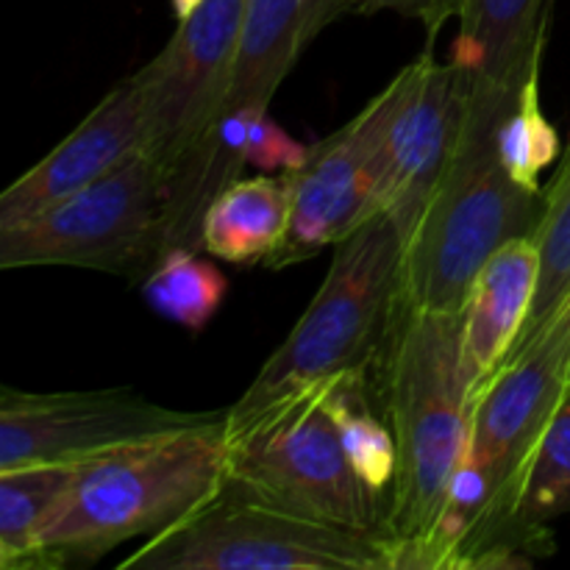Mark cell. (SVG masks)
I'll list each match as a JSON object with an SVG mask.
<instances>
[{
	"label": "cell",
	"mask_w": 570,
	"mask_h": 570,
	"mask_svg": "<svg viewBox=\"0 0 570 570\" xmlns=\"http://www.w3.org/2000/svg\"><path fill=\"white\" fill-rule=\"evenodd\" d=\"M351 11L360 14H376V11H395L401 17H412L426 26L429 39L438 37L445 20L460 17L462 0H348Z\"/></svg>",
	"instance_id": "25"
},
{
	"label": "cell",
	"mask_w": 570,
	"mask_h": 570,
	"mask_svg": "<svg viewBox=\"0 0 570 570\" xmlns=\"http://www.w3.org/2000/svg\"><path fill=\"white\" fill-rule=\"evenodd\" d=\"M399 100V78L367 100L340 131L309 148L295 170L293 220L282 248L267 267H289L343 243L362 223L376 217L384 178V139Z\"/></svg>",
	"instance_id": "11"
},
{
	"label": "cell",
	"mask_w": 570,
	"mask_h": 570,
	"mask_svg": "<svg viewBox=\"0 0 570 570\" xmlns=\"http://www.w3.org/2000/svg\"><path fill=\"white\" fill-rule=\"evenodd\" d=\"M345 11L348 0H248L220 117L267 109L304 50Z\"/></svg>",
	"instance_id": "14"
},
{
	"label": "cell",
	"mask_w": 570,
	"mask_h": 570,
	"mask_svg": "<svg viewBox=\"0 0 570 570\" xmlns=\"http://www.w3.org/2000/svg\"><path fill=\"white\" fill-rule=\"evenodd\" d=\"M540 256L532 237L501 245L473 278L462 306V360L473 395L495 376L527 328Z\"/></svg>",
	"instance_id": "15"
},
{
	"label": "cell",
	"mask_w": 570,
	"mask_h": 570,
	"mask_svg": "<svg viewBox=\"0 0 570 570\" xmlns=\"http://www.w3.org/2000/svg\"><path fill=\"white\" fill-rule=\"evenodd\" d=\"M295 170L239 176L206 206L200 248L228 265H271L293 220Z\"/></svg>",
	"instance_id": "17"
},
{
	"label": "cell",
	"mask_w": 570,
	"mask_h": 570,
	"mask_svg": "<svg viewBox=\"0 0 570 570\" xmlns=\"http://www.w3.org/2000/svg\"><path fill=\"white\" fill-rule=\"evenodd\" d=\"M568 384L570 309L566 306L549 326L512 351L495 376L473 395L468 454L482 468L493 488L495 532H499L493 546L515 540L538 551H551L549 534L527 532L518 527L515 507L534 451Z\"/></svg>",
	"instance_id": "8"
},
{
	"label": "cell",
	"mask_w": 570,
	"mask_h": 570,
	"mask_svg": "<svg viewBox=\"0 0 570 570\" xmlns=\"http://www.w3.org/2000/svg\"><path fill=\"white\" fill-rule=\"evenodd\" d=\"M529 237L534 239V248H538L540 276L527 328H523L515 348H521L540 328L549 326L570 301V142L554 178L543 189L538 223H534Z\"/></svg>",
	"instance_id": "20"
},
{
	"label": "cell",
	"mask_w": 570,
	"mask_h": 570,
	"mask_svg": "<svg viewBox=\"0 0 570 570\" xmlns=\"http://www.w3.org/2000/svg\"><path fill=\"white\" fill-rule=\"evenodd\" d=\"M518 89L465 83L460 142L412 228L401 262V304L462 312L479 267L510 239L529 237L543 193L521 187L499 154V128Z\"/></svg>",
	"instance_id": "2"
},
{
	"label": "cell",
	"mask_w": 570,
	"mask_h": 570,
	"mask_svg": "<svg viewBox=\"0 0 570 570\" xmlns=\"http://www.w3.org/2000/svg\"><path fill=\"white\" fill-rule=\"evenodd\" d=\"M499 154L507 173L532 193L540 189V176L560 156V137L540 106V70H534L518 89V98L499 128Z\"/></svg>",
	"instance_id": "23"
},
{
	"label": "cell",
	"mask_w": 570,
	"mask_h": 570,
	"mask_svg": "<svg viewBox=\"0 0 570 570\" xmlns=\"http://www.w3.org/2000/svg\"><path fill=\"white\" fill-rule=\"evenodd\" d=\"M562 515H570V384L523 479L515 523L527 532H546V523Z\"/></svg>",
	"instance_id": "22"
},
{
	"label": "cell",
	"mask_w": 570,
	"mask_h": 570,
	"mask_svg": "<svg viewBox=\"0 0 570 570\" xmlns=\"http://www.w3.org/2000/svg\"><path fill=\"white\" fill-rule=\"evenodd\" d=\"M228 282L217 265L200 259L198 248L165 250L142 284L150 309L187 332H204L226 301Z\"/></svg>",
	"instance_id": "21"
},
{
	"label": "cell",
	"mask_w": 570,
	"mask_h": 570,
	"mask_svg": "<svg viewBox=\"0 0 570 570\" xmlns=\"http://www.w3.org/2000/svg\"><path fill=\"white\" fill-rule=\"evenodd\" d=\"M309 159V148L289 137L271 117L267 109L250 111L248 145H245V167L259 173H289L301 170Z\"/></svg>",
	"instance_id": "24"
},
{
	"label": "cell",
	"mask_w": 570,
	"mask_h": 570,
	"mask_svg": "<svg viewBox=\"0 0 570 570\" xmlns=\"http://www.w3.org/2000/svg\"><path fill=\"white\" fill-rule=\"evenodd\" d=\"M200 3H204V0H170V6H173V11H176L178 20H184V17L193 14Z\"/></svg>",
	"instance_id": "26"
},
{
	"label": "cell",
	"mask_w": 570,
	"mask_h": 570,
	"mask_svg": "<svg viewBox=\"0 0 570 570\" xmlns=\"http://www.w3.org/2000/svg\"><path fill=\"white\" fill-rule=\"evenodd\" d=\"M332 382L226 426V482L304 518L384 532L379 499L351 468L328 410Z\"/></svg>",
	"instance_id": "6"
},
{
	"label": "cell",
	"mask_w": 570,
	"mask_h": 570,
	"mask_svg": "<svg viewBox=\"0 0 570 570\" xmlns=\"http://www.w3.org/2000/svg\"><path fill=\"white\" fill-rule=\"evenodd\" d=\"M371 371L373 367L334 379L328 387V410L340 429V440H343L351 468L360 482L376 499H382L387 490H393L399 449H395L390 423H384L373 406L371 384H367Z\"/></svg>",
	"instance_id": "19"
},
{
	"label": "cell",
	"mask_w": 570,
	"mask_h": 570,
	"mask_svg": "<svg viewBox=\"0 0 570 570\" xmlns=\"http://www.w3.org/2000/svg\"><path fill=\"white\" fill-rule=\"evenodd\" d=\"M376 365L399 449L384 534L393 546H412L432 532L471 438L462 312L415 309L399 301Z\"/></svg>",
	"instance_id": "1"
},
{
	"label": "cell",
	"mask_w": 570,
	"mask_h": 570,
	"mask_svg": "<svg viewBox=\"0 0 570 570\" xmlns=\"http://www.w3.org/2000/svg\"><path fill=\"white\" fill-rule=\"evenodd\" d=\"M399 100L384 139V178L376 215H390L410 239L438 189L465 117V78L432 48L399 72Z\"/></svg>",
	"instance_id": "12"
},
{
	"label": "cell",
	"mask_w": 570,
	"mask_h": 570,
	"mask_svg": "<svg viewBox=\"0 0 570 570\" xmlns=\"http://www.w3.org/2000/svg\"><path fill=\"white\" fill-rule=\"evenodd\" d=\"M226 484V412L83 460L39 540V568L89 566L134 538H156Z\"/></svg>",
	"instance_id": "3"
},
{
	"label": "cell",
	"mask_w": 570,
	"mask_h": 570,
	"mask_svg": "<svg viewBox=\"0 0 570 570\" xmlns=\"http://www.w3.org/2000/svg\"><path fill=\"white\" fill-rule=\"evenodd\" d=\"M557 0H462L451 65L465 83L521 89L540 70Z\"/></svg>",
	"instance_id": "16"
},
{
	"label": "cell",
	"mask_w": 570,
	"mask_h": 570,
	"mask_svg": "<svg viewBox=\"0 0 570 570\" xmlns=\"http://www.w3.org/2000/svg\"><path fill=\"white\" fill-rule=\"evenodd\" d=\"M220 412H184L134 390L0 395V471L33 462H83L134 440L193 426Z\"/></svg>",
	"instance_id": "10"
},
{
	"label": "cell",
	"mask_w": 570,
	"mask_h": 570,
	"mask_svg": "<svg viewBox=\"0 0 570 570\" xmlns=\"http://www.w3.org/2000/svg\"><path fill=\"white\" fill-rule=\"evenodd\" d=\"M170 176L137 154L39 215L0 228V267H87L134 273L161 256Z\"/></svg>",
	"instance_id": "7"
},
{
	"label": "cell",
	"mask_w": 570,
	"mask_h": 570,
	"mask_svg": "<svg viewBox=\"0 0 570 570\" xmlns=\"http://www.w3.org/2000/svg\"><path fill=\"white\" fill-rule=\"evenodd\" d=\"M404 248V232L390 215L371 217L337 243L321 289L228 406L226 426H239L304 390L376 365L401 298Z\"/></svg>",
	"instance_id": "4"
},
{
	"label": "cell",
	"mask_w": 570,
	"mask_h": 570,
	"mask_svg": "<svg viewBox=\"0 0 570 570\" xmlns=\"http://www.w3.org/2000/svg\"><path fill=\"white\" fill-rule=\"evenodd\" d=\"M568 309H570V301H568Z\"/></svg>",
	"instance_id": "27"
},
{
	"label": "cell",
	"mask_w": 570,
	"mask_h": 570,
	"mask_svg": "<svg viewBox=\"0 0 570 570\" xmlns=\"http://www.w3.org/2000/svg\"><path fill=\"white\" fill-rule=\"evenodd\" d=\"M248 0H204L137 72L145 104V154L173 178L204 150L220 120Z\"/></svg>",
	"instance_id": "9"
},
{
	"label": "cell",
	"mask_w": 570,
	"mask_h": 570,
	"mask_svg": "<svg viewBox=\"0 0 570 570\" xmlns=\"http://www.w3.org/2000/svg\"><path fill=\"white\" fill-rule=\"evenodd\" d=\"M126 570H393V540L267 504L223 484L204 507L117 562Z\"/></svg>",
	"instance_id": "5"
},
{
	"label": "cell",
	"mask_w": 570,
	"mask_h": 570,
	"mask_svg": "<svg viewBox=\"0 0 570 570\" xmlns=\"http://www.w3.org/2000/svg\"><path fill=\"white\" fill-rule=\"evenodd\" d=\"M145 150V104L137 78H126L31 170L0 193V228H11L67 195L109 176Z\"/></svg>",
	"instance_id": "13"
},
{
	"label": "cell",
	"mask_w": 570,
	"mask_h": 570,
	"mask_svg": "<svg viewBox=\"0 0 570 570\" xmlns=\"http://www.w3.org/2000/svg\"><path fill=\"white\" fill-rule=\"evenodd\" d=\"M81 465L33 462L0 471V568H39V540L65 504Z\"/></svg>",
	"instance_id": "18"
}]
</instances>
